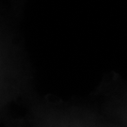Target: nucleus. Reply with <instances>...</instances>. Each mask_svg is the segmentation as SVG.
Segmentation results:
<instances>
[]
</instances>
